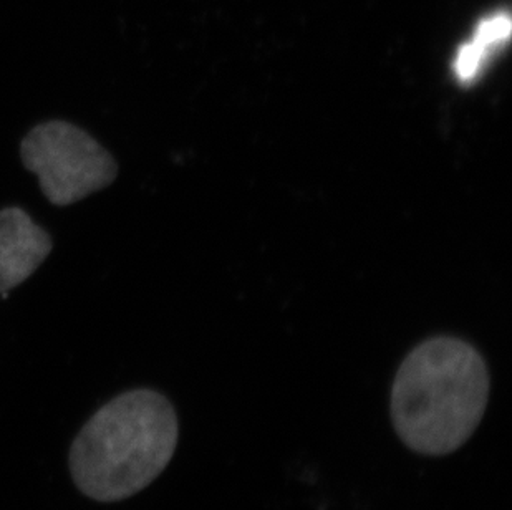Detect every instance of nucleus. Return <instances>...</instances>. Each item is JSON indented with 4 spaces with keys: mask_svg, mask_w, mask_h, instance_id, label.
<instances>
[{
    "mask_svg": "<svg viewBox=\"0 0 512 510\" xmlns=\"http://www.w3.org/2000/svg\"><path fill=\"white\" fill-rule=\"evenodd\" d=\"M481 353L453 337L421 343L401 363L392 388V421L401 441L423 456L455 453L488 406Z\"/></svg>",
    "mask_w": 512,
    "mask_h": 510,
    "instance_id": "f257e3e1",
    "label": "nucleus"
},
{
    "mask_svg": "<svg viewBox=\"0 0 512 510\" xmlns=\"http://www.w3.org/2000/svg\"><path fill=\"white\" fill-rule=\"evenodd\" d=\"M178 418L153 390L123 393L95 413L70 453L73 481L95 501H123L150 486L170 464Z\"/></svg>",
    "mask_w": 512,
    "mask_h": 510,
    "instance_id": "f03ea898",
    "label": "nucleus"
},
{
    "mask_svg": "<svg viewBox=\"0 0 512 510\" xmlns=\"http://www.w3.org/2000/svg\"><path fill=\"white\" fill-rule=\"evenodd\" d=\"M24 168L39 178L40 189L54 206L65 207L108 188L118 164L80 126L50 120L34 126L20 143Z\"/></svg>",
    "mask_w": 512,
    "mask_h": 510,
    "instance_id": "7ed1b4c3",
    "label": "nucleus"
},
{
    "mask_svg": "<svg viewBox=\"0 0 512 510\" xmlns=\"http://www.w3.org/2000/svg\"><path fill=\"white\" fill-rule=\"evenodd\" d=\"M52 237L22 207L0 209V294L24 284L52 252Z\"/></svg>",
    "mask_w": 512,
    "mask_h": 510,
    "instance_id": "20e7f679",
    "label": "nucleus"
},
{
    "mask_svg": "<svg viewBox=\"0 0 512 510\" xmlns=\"http://www.w3.org/2000/svg\"><path fill=\"white\" fill-rule=\"evenodd\" d=\"M511 27L508 14H496L481 20L473 39L468 44L461 45L456 53L453 70L459 82L468 85L478 78L491 52L508 42Z\"/></svg>",
    "mask_w": 512,
    "mask_h": 510,
    "instance_id": "39448f33",
    "label": "nucleus"
}]
</instances>
